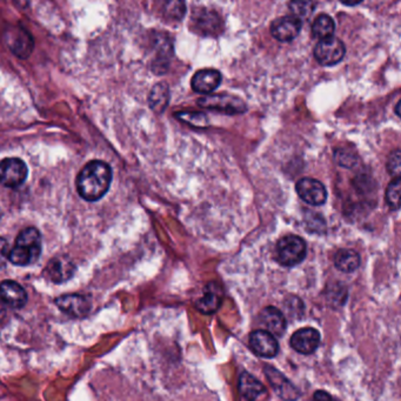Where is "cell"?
Wrapping results in <instances>:
<instances>
[{
	"mask_svg": "<svg viewBox=\"0 0 401 401\" xmlns=\"http://www.w3.org/2000/svg\"><path fill=\"white\" fill-rule=\"evenodd\" d=\"M112 182V170L108 163L93 160L86 163L77 178V190L86 201L101 200L108 194Z\"/></svg>",
	"mask_w": 401,
	"mask_h": 401,
	"instance_id": "cell-1",
	"label": "cell"
},
{
	"mask_svg": "<svg viewBox=\"0 0 401 401\" xmlns=\"http://www.w3.org/2000/svg\"><path fill=\"white\" fill-rule=\"evenodd\" d=\"M41 253V235L34 227H27L19 233L13 249L8 253V261L17 266H29L39 259Z\"/></svg>",
	"mask_w": 401,
	"mask_h": 401,
	"instance_id": "cell-2",
	"label": "cell"
},
{
	"mask_svg": "<svg viewBox=\"0 0 401 401\" xmlns=\"http://www.w3.org/2000/svg\"><path fill=\"white\" fill-rule=\"evenodd\" d=\"M307 254V246L304 239L298 235H286L279 240L275 247V256L279 264L285 268H293L300 264Z\"/></svg>",
	"mask_w": 401,
	"mask_h": 401,
	"instance_id": "cell-3",
	"label": "cell"
},
{
	"mask_svg": "<svg viewBox=\"0 0 401 401\" xmlns=\"http://www.w3.org/2000/svg\"><path fill=\"white\" fill-rule=\"evenodd\" d=\"M191 29L203 37H218L224 31L223 18L214 10L198 8L191 15Z\"/></svg>",
	"mask_w": 401,
	"mask_h": 401,
	"instance_id": "cell-4",
	"label": "cell"
},
{
	"mask_svg": "<svg viewBox=\"0 0 401 401\" xmlns=\"http://www.w3.org/2000/svg\"><path fill=\"white\" fill-rule=\"evenodd\" d=\"M198 105L206 110L227 115H242L247 110L245 101L230 94H208L199 98Z\"/></svg>",
	"mask_w": 401,
	"mask_h": 401,
	"instance_id": "cell-5",
	"label": "cell"
},
{
	"mask_svg": "<svg viewBox=\"0 0 401 401\" xmlns=\"http://www.w3.org/2000/svg\"><path fill=\"white\" fill-rule=\"evenodd\" d=\"M29 175L25 161L19 158H5L0 161V182L8 189L22 185Z\"/></svg>",
	"mask_w": 401,
	"mask_h": 401,
	"instance_id": "cell-6",
	"label": "cell"
},
{
	"mask_svg": "<svg viewBox=\"0 0 401 401\" xmlns=\"http://www.w3.org/2000/svg\"><path fill=\"white\" fill-rule=\"evenodd\" d=\"M346 54V46L339 38L332 37L320 41L314 48L316 61L323 66H335Z\"/></svg>",
	"mask_w": 401,
	"mask_h": 401,
	"instance_id": "cell-7",
	"label": "cell"
},
{
	"mask_svg": "<svg viewBox=\"0 0 401 401\" xmlns=\"http://www.w3.org/2000/svg\"><path fill=\"white\" fill-rule=\"evenodd\" d=\"M296 191L301 200L312 206H320L327 200V190L323 182L313 178H301L296 184Z\"/></svg>",
	"mask_w": 401,
	"mask_h": 401,
	"instance_id": "cell-8",
	"label": "cell"
},
{
	"mask_svg": "<svg viewBox=\"0 0 401 401\" xmlns=\"http://www.w3.org/2000/svg\"><path fill=\"white\" fill-rule=\"evenodd\" d=\"M302 22L293 15H285L275 19L271 24V34L277 41L289 43L296 39L300 34Z\"/></svg>",
	"mask_w": 401,
	"mask_h": 401,
	"instance_id": "cell-9",
	"label": "cell"
},
{
	"mask_svg": "<svg viewBox=\"0 0 401 401\" xmlns=\"http://www.w3.org/2000/svg\"><path fill=\"white\" fill-rule=\"evenodd\" d=\"M56 305L61 312L73 318L87 316L91 309V302L87 298L80 294H65L57 298Z\"/></svg>",
	"mask_w": 401,
	"mask_h": 401,
	"instance_id": "cell-10",
	"label": "cell"
},
{
	"mask_svg": "<svg viewBox=\"0 0 401 401\" xmlns=\"http://www.w3.org/2000/svg\"><path fill=\"white\" fill-rule=\"evenodd\" d=\"M249 346L253 352L261 358L275 357L279 351L278 342L275 337L264 330H256L251 333Z\"/></svg>",
	"mask_w": 401,
	"mask_h": 401,
	"instance_id": "cell-11",
	"label": "cell"
},
{
	"mask_svg": "<svg viewBox=\"0 0 401 401\" xmlns=\"http://www.w3.org/2000/svg\"><path fill=\"white\" fill-rule=\"evenodd\" d=\"M221 80H223V75L219 71L214 70V68H205L194 73L191 80V85L194 92L208 96L210 93L216 91L219 87Z\"/></svg>",
	"mask_w": 401,
	"mask_h": 401,
	"instance_id": "cell-12",
	"label": "cell"
},
{
	"mask_svg": "<svg viewBox=\"0 0 401 401\" xmlns=\"http://www.w3.org/2000/svg\"><path fill=\"white\" fill-rule=\"evenodd\" d=\"M265 374L270 380L272 387L275 388V392L282 399L285 401H296L299 398V392H298L296 386L291 383L290 380L286 379V377L282 374L278 370H275L272 366H266Z\"/></svg>",
	"mask_w": 401,
	"mask_h": 401,
	"instance_id": "cell-13",
	"label": "cell"
},
{
	"mask_svg": "<svg viewBox=\"0 0 401 401\" xmlns=\"http://www.w3.org/2000/svg\"><path fill=\"white\" fill-rule=\"evenodd\" d=\"M319 342V332L312 327H305L298 330L291 338L292 349L300 354H312L318 349Z\"/></svg>",
	"mask_w": 401,
	"mask_h": 401,
	"instance_id": "cell-14",
	"label": "cell"
},
{
	"mask_svg": "<svg viewBox=\"0 0 401 401\" xmlns=\"http://www.w3.org/2000/svg\"><path fill=\"white\" fill-rule=\"evenodd\" d=\"M0 299L12 309H22L27 302V291L13 280H4L0 284Z\"/></svg>",
	"mask_w": 401,
	"mask_h": 401,
	"instance_id": "cell-15",
	"label": "cell"
},
{
	"mask_svg": "<svg viewBox=\"0 0 401 401\" xmlns=\"http://www.w3.org/2000/svg\"><path fill=\"white\" fill-rule=\"evenodd\" d=\"M261 326L264 331L271 333L273 337H282L286 331V319L278 309L268 306L259 314Z\"/></svg>",
	"mask_w": 401,
	"mask_h": 401,
	"instance_id": "cell-16",
	"label": "cell"
},
{
	"mask_svg": "<svg viewBox=\"0 0 401 401\" xmlns=\"http://www.w3.org/2000/svg\"><path fill=\"white\" fill-rule=\"evenodd\" d=\"M45 272L51 282L54 284H61L73 277L75 266L66 256H58L50 261Z\"/></svg>",
	"mask_w": 401,
	"mask_h": 401,
	"instance_id": "cell-17",
	"label": "cell"
},
{
	"mask_svg": "<svg viewBox=\"0 0 401 401\" xmlns=\"http://www.w3.org/2000/svg\"><path fill=\"white\" fill-rule=\"evenodd\" d=\"M223 300V293L216 284H210L205 289L204 296L196 301L198 311L204 314H212L218 311Z\"/></svg>",
	"mask_w": 401,
	"mask_h": 401,
	"instance_id": "cell-18",
	"label": "cell"
},
{
	"mask_svg": "<svg viewBox=\"0 0 401 401\" xmlns=\"http://www.w3.org/2000/svg\"><path fill=\"white\" fill-rule=\"evenodd\" d=\"M239 390H240L242 397L249 401L259 400L263 395L266 394V388H265L264 385L247 372H244L240 375Z\"/></svg>",
	"mask_w": 401,
	"mask_h": 401,
	"instance_id": "cell-19",
	"label": "cell"
},
{
	"mask_svg": "<svg viewBox=\"0 0 401 401\" xmlns=\"http://www.w3.org/2000/svg\"><path fill=\"white\" fill-rule=\"evenodd\" d=\"M335 268L345 273H352L360 266V256L354 249H339L335 256Z\"/></svg>",
	"mask_w": 401,
	"mask_h": 401,
	"instance_id": "cell-20",
	"label": "cell"
},
{
	"mask_svg": "<svg viewBox=\"0 0 401 401\" xmlns=\"http://www.w3.org/2000/svg\"><path fill=\"white\" fill-rule=\"evenodd\" d=\"M168 101H170V89H168V84L165 82L156 84L150 92V108L160 115L165 111V108H168Z\"/></svg>",
	"mask_w": 401,
	"mask_h": 401,
	"instance_id": "cell-21",
	"label": "cell"
},
{
	"mask_svg": "<svg viewBox=\"0 0 401 401\" xmlns=\"http://www.w3.org/2000/svg\"><path fill=\"white\" fill-rule=\"evenodd\" d=\"M32 39L30 34L25 31L18 30L15 34L12 32L10 38V49L15 53L19 58H27L32 52Z\"/></svg>",
	"mask_w": 401,
	"mask_h": 401,
	"instance_id": "cell-22",
	"label": "cell"
},
{
	"mask_svg": "<svg viewBox=\"0 0 401 401\" xmlns=\"http://www.w3.org/2000/svg\"><path fill=\"white\" fill-rule=\"evenodd\" d=\"M335 32V22L331 15H320L316 17L312 25L313 37L325 41L333 37Z\"/></svg>",
	"mask_w": 401,
	"mask_h": 401,
	"instance_id": "cell-23",
	"label": "cell"
},
{
	"mask_svg": "<svg viewBox=\"0 0 401 401\" xmlns=\"http://www.w3.org/2000/svg\"><path fill=\"white\" fill-rule=\"evenodd\" d=\"M400 178H394L387 186L386 203L393 211H397L400 207Z\"/></svg>",
	"mask_w": 401,
	"mask_h": 401,
	"instance_id": "cell-24",
	"label": "cell"
},
{
	"mask_svg": "<svg viewBox=\"0 0 401 401\" xmlns=\"http://www.w3.org/2000/svg\"><path fill=\"white\" fill-rule=\"evenodd\" d=\"M290 10L293 13V17L300 19L301 17H307L314 11L316 3L312 1H292L290 3Z\"/></svg>",
	"mask_w": 401,
	"mask_h": 401,
	"instance_id": "cell-25",
	"label": "cell"
},
{
	"mask_svg": "<svg viewBox=\"0 0 401 401\" xmlns=\"http://www.w3.org/2000/svg\"><path fill=\"white\" fill-rule=\"evenodd\" d=\"M335 161L342 168H352L357 165L358 158L356 153L351 152L349 150L338 149L335 152Z\"/></svg>",
	"mask_w": 401,
	"mask_h": 401,
	"instance_id": "cell-26",
	"label": "cell"
},
{
	"mask_svg": "<svg viewBox=\"0 0 401 401\" xmlns=\"http://www.w3.org/2000/svg\"><path fill=\"white\" fill-rule=\"evenodd\" d=\"M186 13V5L182 1H168L165 5V15L172 20L180 22Z\"/></svg>",
	"mask_w": 401,
	"mask_h": 401,
	"instance_id": "cell-27",
	"label": "cell"
},
{
	"mask_svg": "<svg viewBox=\"0 0 401 401\" xmlns=\"http://www.w3.org/2000/svg\"><path fill=\"white\" fill-rule=\"evenodd\" d=\"M179 119L184 120L185 123L191 124L196 127H204L207 125L206 115H201L199 112H180L177 115Z\"/></svg>",
	"mask_w": 401,
	"mask_h": 401,
	"instance_id": "cell-28",
	"label": "cell"
},
{
	"mask_svg": "<svg viewBox=\"0 0 401 401\" xmlns=\"http://www.w3.org/2000/svg\"><path fill=\"white\" fill-rule=\"evenodd\" d=\"M400 150H394L387 160V171L393 178H400Z\"/></svg>",
	"mask_w": 401,
	"mask_h": 401,
	"instance_id": "cell-29",
	"label": "cell"
},
{
	"mask_svg": "<svg viewBox=\"0 0 401 401\" xmlns=\"http://www.w3.org/2000/svg\"><path fill=\"white\" fill-rule=\"evenodd\" d=\"M8 253H10V249H8V244L5 239L0 238V263L8 258Z\"/></svg>",
	"mask_w": 401,
	"mask_h": 401,
	"instance_id": "cell-30",
	"label": "cell"
},
{
	"mask_svg": "<svg viewBox=\"0 0 401 401\" xmlns=\"http://www.w3.org/2000/svg\"><path fill=\"white\" fill-rule=\"evenodd\" d=\"M330 399H331L330 395L325 393V392H321V391L314 394V400L316 401H330Z\"/></svg>",
	"mask_w": 401,
	"mask_h": 401,
	"instance_id": "cell-31",
	"label": "cell"
},
{
	"mask_svg": "<svg viewBox=\"0 0 401 401\" xmlns=\"http://www.w3.org/2000/svg\"><path fill=\"white\" fill-rule=\"evenodd\" d=\"M400 106H401V101H398L397 106H395V115L398 117H400Z\"/></svg>",
	"mask_w": 401,
	"mask_h": 401,
	"instance_id": "cell-32",
	"label": "cell"
}]
</instances>
